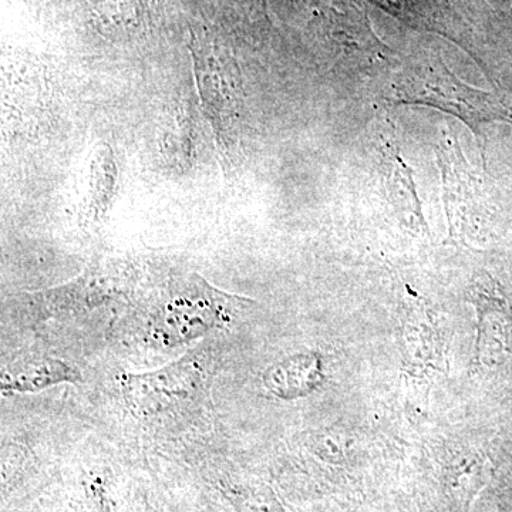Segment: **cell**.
Instances as JSON below:
<instances>
[{"label": "cell", "mask_w": 512, "mask_h": 512, "mask_svg": "<svg viewBox=\"0 0 512 512\" xmlns=\"http://www.w3.org/2000/svg\"><path fill=\"white\" fill-rule=\"evenodd\" d=\"M471 302L477 312L474 363L490 369L501 365L512 352V309L494 286L473 289Z\"/></svg>", "instance_id": "4"}, {"label": "cell", "mask_w": 512, "mask_h": 512, "mask_svg": "<svg viewBox=\"0 0 512 512\" xmlns=\"http://www.w3.org/2000/svg\"><path fill=\"white\" fill-rule=\"evenodd\" d=\"M82 380V372L72 363L57 357H43L32 360L28 365L3 373V394L39 393L63 383H77Z\"/></svg>", "instance_id": "7"}, {"label": "cell", "mask_w": 512, "mask_h": 512, "mask_svg": "<svg viewBox=\"0 0 512 512\" xmlns=\"http://www.w3.org/2000/svg\"><path fill=\"white\" fill-rule=\"evenodd\" d=\"M225 494L238 512H285L268 485H239L227 488Z\"/></svg>", "instance_id": "8"}, {"label": "cell", "mask_w": 512, "mask_h": 512, "mask_svg": "<svg viewBox=\"0 0 512 512\" xmlns=\"http://www.w3.org/2000/svg\"><path fill=\"white\" fill-rule=\"evenodd\" d=\"M392 92L389 100L393 104L431 107L464 121L476 136L483 158L485 141L481 127L493 121L512 123L511 111L494 94L468 86L443 62L410 66L396 77Z\"/></svg>", "instance_id": "1"}, {"label": "cell", "mask_w": 512, "mask_h": 512, "mask_svg": "<svg viewBox=\"0 0 512 512\" xmlns=\"http://www.w3.org/2000/svg\"><path fill=\"white\" fill-rule=\"evenodd\" d=\"M404 362L414 370H440L443 343L436 320L419 298L407 299L399 319Z\"/></svg>", "instance_id": "5"}, {"label": "cell", "mask_w": 512, "mask_h": 512, "mask_svg": "<svg viewBox=\"0 0 512 512\" xmlns=\"http://www.w3.org/2000/svg\"><path fill=\"white\" fill-rule=\"evenodd\" d=\"M248 303L249 299L218 291L192 275V281L175 291L161 308L157 335L170 346L204 338L231 323Z\"/></svg>", "instance_id": "2"}, {"label": "cell", "mask_w": 512, "mask_h": 512, "mask_svg": "<svg viewBox=\"0 0 512 512\" xmlns=\"http://www.w3.org/2000/svg\"><path fill=\"white\" fill-rule=\"evenodd\" d=\"M207 367V353L198 348L160 369L121 376V392L131 412L154 416L200 392Z\"/></svg>", "instance_id": "3"}, {"label": "cell", "mask_w": 512, "mask_h": 512, "mask_svg": "<svg viewBox=\"0 0 512 512\" xmlns=\"http://www.w3.org/2000/svg\"><path fill=\"white\" fill-rule=\"evenodd\" d=\"M325 380L322 357L316 352H301L266 367L262 383L272 396L298 400L309 396Z\"/></svg>", "instance_id": "6"}]
</instances>
